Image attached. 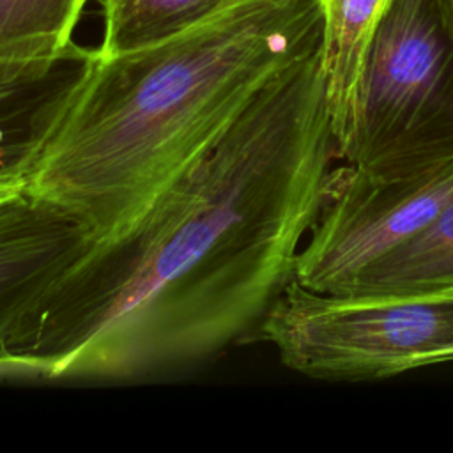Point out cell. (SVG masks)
<instances>
[{
    "instance_id": "1",
    "label": "cell",
    "mask_w": 453,
    "mask_h": 453,
    "mask_svg": "<svg viewBox=\"0 0 453 453\" xmlns=\"http://www.w3.org/2000/svg\"><path fill=\"white\" fill-rule=\"evenodd\" d=\"M340 156L322 46L37 299L9 356L37 377L133 380L257 336L296 276Z\"/></svg>"
},
{
    "instance_id": "2",
    "label": "cell",
    "mask_w": 453,
    "mask_h": 453,
    "mask_svg": "<svg viewBox=\"0 0 453 453\" xmlns=\"http://www.w3.org/2000/svg\"><path fill=\"white\" fill-rule=\"evenodd\" d=\"M322 41L324 0H234L166 41L101 57L25 191L96 237L122 228Z\"/></svg>"
},
{
    "instance_id": "3",
    "label": "cell",
    "mask_w": 453,
    "mask_h": 453,
    "mask_svg": "<svg viewBox=\"0 0 453 453\" xmlns=\"http://www.w3.org/2000/svg\"><path fill=\"white\" fill-rule=\"evenodd\" d=\"M342 159L372 179L453 159V19L442 0H393L377 21Z\"/></svg>"
},
{
    "instance_id": "4",
    "label": "cell",
    "mask_w": 453,
    "mask_h": 453,
    "mask_svg": "<svg viewBox=\"0 0 453 453\" xmlns=\"http://www.w3.org/2000/svg\"><path fill=\"white\" fill-rule=\"evenodd\" d=\"M285 366L317 380L365 382L453 361V292L350 296L292 280L262 320Z\"/></svg>"
},
{
    "instance_id": "5",
    "label": "cell",
    "mask_w": 453,
    "mask_h": 453,
    "mask_svg": "<svg viewBox=\"0 0 453 453\" xmlns=\"http://www.w3.org/2000/svg\"><path fill=\"white\" fill-rule=\"evenodd\" d=\"M453 202V159L393 179L336 166L327 200L296 262L294 280L338 294L372 260L388 253Z\"/></svg>"
},
{
    "instance_id": "6",
    "label": "cell",
    "mask_w": 453,
    "mask_h": 453,
    "mask_svg": "<svg viewBox=\"0 0 453 453\" xmlns=\"http://www.w3.org/2000/svg\"><path fill=\"white\" fill-rule=\"evenodd\" d=\"M101 58L69 44L57 55L0 60V189H25Z\"/></svg>"
},
{
    "instance_id": "7",
    "label": "cell",
    "mask_w": 453,
    "mask_h": 453,
    "mask_svg": "<svg viewBox=\"0 0 453 453\" xmlns=\"http://www.w3.org/2000/svg\"><path fill=\"white\" fill-rule=\"evenodd\" d=\"M92 228L60 203L16 191L0 200V359L21 319L88 250Z\"/></svg>"
},
{
    "instance_id": "8",
    "label": "cell",
    "mask_w": 453,
    "mask_h": 453,
    "mask_svg": "<svg viewBox=\"0 0 453 453\" xmlns=\"http://www.w3.org/2000/svg\"><path fill=\"white\" fill-rule=\"evenodd\" d=\"M453 292V202L419 232L366 264L338 294L411 296Z\"/></svg>"
},
{
    "instance_id": "9",
    "label": "cell",
    "mask_w": 453,
    "mask_h": 453,
    "mask_svg": "<svg viewBox=\"0 0 453 453\" xmlns=\"http://www.w3.org/2000/svg\"><path fill=\"white\" fill-rule=\"evenodd\" d=\"M393 0H324L322 69L340 156L349 143L357 106L361 65L372 32Z\"/></svg>"
},
{
    "instance_id": "10",
    "label": "cell",
    "mask_w": 453,
    "mask_h": 453,
    "mask_svg": "<svg viewBox=\"0 0 453 453\" xmlns=\"http://www.w3.org/2000/svg\"><path fill=\"white\" fill-rule=\"evenodd\" d=\"M234 0H103L101 57L134 51L179 35Z\"/></svg>"
},
{
    "instance_id": "11",
    "label": "cell",
    "mask_w": 453,
    "mask_h": 453,
    "mask_svg": "<svg viewBox=\"0 0 453 453\" xmlns=\"http://www.w3.org/2000/svg\"><path fill=\"white\" fill-rule=\"evenodd\" d=\"M87 2L0 0V60L41 58L65 50Z\"/></svg>"
},
{
    "instance_id": "12",
    "label": "cell",
    "mask_w": 453,
    "mask_h": 453,
    "mask_svg": "<svg viewBox=\"0 0 453 453\" xmlns=\"http://www.w3.org/2000/svg\"><path fill=\"white\" fill-rule=\"evenodd\" d=\"M4 377H37L30 363L19 357L0 359V379Z\"/></svg>"
},
{
    "instance_id": "13",
    "label": "cell",
    "mask_w": 453,
    "mask_h": 453,
    "mask_svg": "<svg viewBox=\"0 0 453 453\" xmlns=\"http://www.w3.org/2000/svg\"><path fill=\"white\" fill-rule=\"evenodd\" d=\"M444 2V5H446V9H448V12H449V16H451V19H453V0H442Z\"/></svg>"
},
{
    "instance_id": "14",
    "label": "cell",
    "mask_w": 453,
    "mask_h": 453,
    "mask_svg": "<svg viewBox=\"0 0 453 453\" xmlns=\"http://www.w3.org/2000/svg\"><path fill=\"white\" fill-rule=\"evenodd\" d=\"M21 191V189H19ZM12 193H16L14 189H0V200L2 198H5V196H9V195H12Z\"/></svg>"
}]
</instances>
